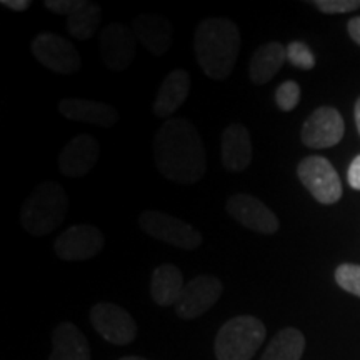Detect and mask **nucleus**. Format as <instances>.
<instances>
[{
	"mask_svg": "<svg viewBox=\"0 0 360 360\" xmlns=\"http://www.w3.org/2000/svg\"><path fill=\"white\" fill-rule=\"evenodd\" d=\"M154 160L159 172L174 184L192 186L204 179L207 154L195 125L180 117L165 120L154 139Z\"/></svg>",
	"mask_w": 360,
	"mask_h": 360,
	"instance_id": "1",
	"label": "nucleus"
},
{
	"mask_svg": "<svg viewBox=\"0 0 360 360\" xmlns=\"http://www.w3.org/2000/svg\"><path fill=\"white\" fill-rule=\"evenodd\" d=\"M193 51L207 77L225 80L237 64L240 52V30L232 20L224 17L204 19L195 30Z\"/></svg>",
	"mask_w": 360,
	"mask_h": 360,
	"instance_id": "2",
	"label": "nucleus"
},
{
	"mask_svg": "<svg viewBox=\"0 0 360 360\" xmlns=\"http://www.w3.org/2000/svg\"><path fill=\"white\" fill-rule=\"evenodd\" d=\"M69 210L65 188L53 180H45L27 197L20 210V224L30 236L42 237L60 227Z\"/></svg>",
	"mask_w": 360,
	"mask_h": 360,
	"instance_id": "3",
	"label": "nucleus"
},
{
	"mask_svg": "<svg viewBox=\"0 0 360 360\" xmlns=\"http://www.w3.org/2000/svg\"><path fill=\"white\" fill-rule=\"evenodd\" d=\"M267 328L254 315H237L220 327L215 335L217 360H252L262 347Z\"/></svg>",
	"mask_w": 360,
	"mask_h": 360,
	"instance_id": "4",
	"label": "nucleus"
},
{
	"mask_svg": "<svg viewBox=\"0 0 360 360\" xmlns=\"http://www.w3.org/2000/svg\"><path fill=\"white\" fill-rule=\"evenodd\" d=\"M30 52L44 67L56 74H77L82 58L70 39L56 32H40L30 42Z\"/></svg>",
	"mask_w": 360,
	"mask_h": 360,
	"instance_id": "5",
	"label": "nucleus"
},
{
	"mask_svg": "<svg viewBox=\"0 0 360 360\" xmlns=\"http://www.w3.org/2000/svg\"><path fill=\"white\" fill-rule=\"evenodd\" d=\"M139 224L148 237L182 250H193L202 244L200 232L192 225L159 210H146L139 217Z\"/></svg>",
	"mask_w": 360,
	"mask_h": 360,
	"instance_id": "6",
	"label": "nucleus"
},
{
	"mask_svg": "<svg viewBox=\"0 0 360 360\" xmlns=\"http://www.w3.org/2000/svg\"><path fill=\"white\" fill-rule=\"evenodd\" d=\"M297 175L310 195L321 204L330 205L340 200L342 182L334 165L326 157L310 155L297 167Z\"/></svg>",
	"mask_w": 360,
	"mask_h": 360,
	"instance_id": "7",
	"label": "nucleus"
},
{
	"mask_svg": "<svg viewBox=\"0 0 360 360\" xmlns=\"http://www.w3.org/2000/svg\"><path fill=\"white\" fill-rule=\"evenodd\" d=\"M90 322L103 340L129 345L137 337V323L127 310L112 302H98L90 309Z\"/></svg>",
	"mask_w": 360,
	"mask_h": 360,
	"instance_id": "8",
	"label": "nucleus"
},
{
	"mask_svg": "<svg viewBox=\"0 0 360 360\" xmlns=\"http://www.w3.org/2000/svg\"><path fill=\"white\" fill-rule=\"evenodd\" d=\"M103 245H105V238L97 227L79 224L72 225L56 238L53 250L60 260L80 262V260L96 257L98 252H102Z\"/></svg>",
	"mask_w": 360,
	"mask_h": 360,
	"instance_id": "9",
	"label": "nucleus"
},
{
	"mask_svg": "<svg viewBox=\"0 0 360 360\" xmlns=\"http://www.w3.org/2000/svg\"><path fill=\"white\" fill-rule=\"evenodd\" d=\"M222 292V282L215 276H199L192 278L186 283L179 302L175 304V314L184 321H193L212 309Z\"/></svg>",
	"mask_w": 360,
	"mask_h": 360,
	"instance_id": "10",
	"label": "nucleus"
},
{
	"mask_svg": "<svg viewBox=\"0 0 360 360\" xmlns=\"http://www.w3.org/2000/svg\"><path fill=\"white\" fill-rule=\"evenodd\" d=\"M101 58L109 70L122 72L132 65L137 51V39L127 27L112 22L101 30Z\"/></svg>",
	"mask_w": 360,
	"mask_h": 360,
	"instance_id": "11",
	"label": "nucleus"
},
{
	"mask_svg": "<svg viewBox=\"0 0 360 360\" xmlns=\"http://www.w3.org/2000/svg\"><path fill=\"white\" fill-rule=\"evenodd\" d=\"M227 212L233 220L244 225L249 231H254L264 236H272L278 231L277 215L270 210V207L259 200L250 193H236L227 200Z\"/></svg>",
	"mask_w": 360,
	"mask_h": 360,
	"instance_id": "12",
	"label": "nucleus"
},
{
	"mask_svg": "<svg viewBox=\"0 0 360 360\" xmlns=\"http://www.w3.org/2000/svg\"><path fill=\"white\" fill-rule=\"evenodd\" d=\"M345 124L339 110L334 107H319L304 122L302 137L304 146L310 148H328L342 141Z\"/></svg>",
	"mask_w": 360,
	"mask_h": 360,
	"instance_id": "13",
	"label": "nucleus"
},
{
	"mask_svg": "<svg viewBox=\"0 0 360 360\" xmlns=\"http://www.w3.org/2000/svg\"><path fill=\"white\" fill-rule=\"evenodd\" d=\"M101 157V143L94 135L80 134L67 142L58 155V169L65 177L80 179L87 175Z\"/></svg>",
	"mask_w": 360,
	"mask_h": 360,
	"instance_id": "14",
	"label": "nucleus"
},
{
	"mask_svg": "<svg viewBox=\"0 0 360 360\" xmlns=\"http://www.w3.org/2000/svg\"><path fill=\"white\" fill-rule=\"evenodd\" d=\"M192 79L191 74L184 69H175L167 74V77L162 80L157 96L152 105L154 114L159 119H172V115L177 112L184 102L187 101L188 94H191Z\"/></svg>",
	"mask_w": 360,
	"mask_h": 360,
	"instance_id": "15",
	"label": "nucleus"
},
{
	"mask_svg": "<svg viewBox=\"0 0 360 360\" xmlns=\"http://www.w3.org/2000/svg\"><path fill=\"white\" fill-rule=\"evenodd\" d=\"M132 34L137 42L148 52L160 57L169 51L174 40V29L170 20L152 13H142L132 20Z\"/></svg>",
	"mask_w": 360,
	"mask_h": 360,
	"instance_id": "16",
	"label": "nucleus"
},
{
	"mask_svg": "<svg viewBox=\"0 0 360 360\" xmlns=\"http://www.w3.org/2000/svg\"><path fill=\"white\" fill-rule=\"evenodd\" d=\"M220 159L229 172H244L252 162L250 132L242 124H231L220 139Z\"/></svg>",
	"mask_w": 360,
	"mask_h": 360,
	"instance_id": "17",
	"label": "nucleus"
},
{
	"mask_svg": "<svg viewBox=\"0 0 360 360\" xmlns=\"http://www.w3.org/2000/svg\"><path fill=\"white\" fill-rule=\"evenodd\" d=\"M58 112L74 122H87L103 129L114 127L119 120V112L115 107L85 98H64L58 103Z\"/></svg>",
	"mask_w": 360,
	"mask_h": 360,
	"instance_id": "18",
	"label": "nucleus"
},
{
	"mask_svg": "<svg viewBox=\"0 0 360 360\" xmlns=\"http://www.w3.org/2000/svg\"><path fill=\"white\" fill-rule=\"evenodd\" d=\"M49 360H90V345L77 326L58 323L52 334V352Z\"/></svg>",
	"mask_w": 360,
	"mask_h": 360,
	"instance_id": "19",
	"label": "nucleus"
},
{
	"mask_svg": "<svg viewBox=\"0 0 360 360\" xmlns=\"http://www.w3.org/2000/svg\"><path fill=\"white\" fill-rule=\"evenodd\" d=\"M287 60V47L281 42H269L252 53L249 64V75L255 85H265L270 82L278 70L282 69L283 62Z\"/></svg>",
	"mask_w": 360,
	"mask_h": 360,
	"instance_id": "20",
	"label": "nucleus"
},
{
	"mask_svg": "<svg viewBox=\"0 0 360 360\" xmlns=\"http://www.w3.org/2000/svg\"><path fill=\"white\" fill-rule=\"evenodd\" d=\"M184 278L174 264H162L152 272L150 297L160 307H169L179 302L184 290Z\"/></svg>",
	"mask_w": 360,
	"mask_h": 360,
	"instance_id": "21",
	"label": "nucleus"
},
{
	"mask_svg": "<svg viewBox=\"0 0 360 360\" xmlns=\"http://www.w3.org/2000/svg\"><path fill=\"white\" fill-rule=\"evenodd\" d=\"M305 350V337L299 328L285 327L269 342L260 360H300Z\"/></svg>",
	"mask_w": 360,
	"mask_h": 360,
	"instance_id": "22",
	"label": "nucleus"
},
{
	"mask_svg": "<svg viewBox=\"0 0 360 360\" xmlns=\"http://www.w3.org/2000/svg\"><path fill=\"white\" fill-rule=\"evenodd\" d=\"M102 8L97 4L87 2V6L75 12L67 20V32L77 40H90L101 29Z\"/></svg>",
	"mask_w": 360,
	"mask_h": 360,
	"instance_id": "23",
	"label": "nucleus"
},
{
	"mask_svg": "<svg viewBox=\"0 0 360 360\" xmlns=\"http://www.w3.org/2000/svg\"><path fill=\"white\" fill-rule=\"evenodd\" d=\"M335 282L345 292L360 297V265L342 264L335 270Z\"/></svg>",
	"mask_w": 360,
	"mask_h": 360,
	"instance_id": "24",
	"label": "nucleus"
},
{
	"mask_svg": "<svg viewBox=\"0 0 360 360\" xmlns=\"http://www.w3.org/2000/svg\"><path fill=\"white\" fill-rule=\"evenodd\" d=\"M287 60L297 69L310 70L315 67V56L304 42H290L287 45Z\"/></svg>",
	"mask_w": 360,
	"mask_h": 360,
	"instance_id": "25",
	"label": "nucleus"
},
{
	"mask_svg": "<svg viewBox=\"0 0 360 360\" xmlns=\"http://www.w3.org/2000/svg\"><path fill=\"white\" fill-rule=\"evenodd\" d=\"M300 101V87L294 80H285L276 90V103L282 112H290Z\"/></svg>",
	"mask_w": 360,
	"mask_h": 360,
	"instance_id": "26",
	"label": "nucleus"
},
{
	"mask_svg": "<svg viewBox=\"0 0 360 360\" xmlns=\"http://www.w3.org/2000/svg\"><path fill=\"white\" fill-rule=\"evenodd\" d=\"M315 7L323 13H347L360 8V0H315Z\"/></svg>",
	"mask_w": 360,
	"mask_h": 360,
	"instance_id": "27",
	"label": "nucleus"
},
{
	"mask_svg": "<svg viewBox=\"0 0 360 360\" xmlns=\"http://www.w3.org/2000/svg\"><path fill=\"white\" fill-rule=\"evenodd\" d=\"M87 6L85 0H45L44 7L47 11H51L57 15H74L75 12H79L80 8H84Z\"/></svg>",
	"mask_w": 360,
	"mask_h": 360,
	"instance_id": "28",
	"label": "nucleus"
},
{
	"mask_svg": "<svg viewBox=\"0 0 360 360\" xmlns=\"http://www.w3.org/2000/svg\"><path fill=\"white\" fill-rule=\"evenodd\" d=\"M347 180L350 187L355 188V191H360V155L355 157L352 164H350L347 170Z\"/></svg>",
	"mask_w": 360,
	"mask_h": 360,
	"instance_id": "29",
	"label": "nucleus"
},
{
	"mask_svg": "<svg viewBox=\"0 0 360 360\" xmlns=\"http://www.w3.org/2000/svg\"><path fill=\"white\" fill-rule=\"evenodd\" d=\"M4 7L11 8V11H15V12H25L27 8H29L32 4H30V0H2Z\"/></svg>",
	"mask_w": 360,
	"mask_h": 360,
	"instance_id": "30",
	"label": "nucleus"
},
{
	"mask_svg": "<svg viewBox=\"0 0 360 360\" xmlns=\"http://www.w3.org/2000/svg\"><path fill=\"white\" fill-rule=\"evenodd\" d=\"M347 30L350 39H352L357 45H360V17H354V19L349 20Z\"/></svg>",
	"mask_w": 360,
	"mask_h": 360,
	"instance_id": "31",
	"label": "nucleus"
},
{
	"mask_svg": "<svg viewBox=\"0 0 360 360\" xmlns=\"http://www.w3.org/2000/svg\"><path fill=\"white\" fill-rule=\"evenodd\" d=\"M354 115H355V124H357V130H359V134H360V97H359V101L355 102Z\"/></svg>",
	"mask_w": 360,
	"mask_h": 360,
	"instance_id": "32",
	"label": "nucleus"
},
{
	"mask_svg": "<svg viewBox=\"0 0 360 360\" xmlns=\"http://www.w3.org/2000/svg\"><path fill=\"white\" fill-rule=\"evenodd\" d=\"M119 360H147V359L137 357V355H129V357H122V359H119Z\"/></svg>",
	"mask_w": 360,
	"mask_h": 360,
	"instance_id": "33",
	"label": "nucleus"
}]
</instances>
